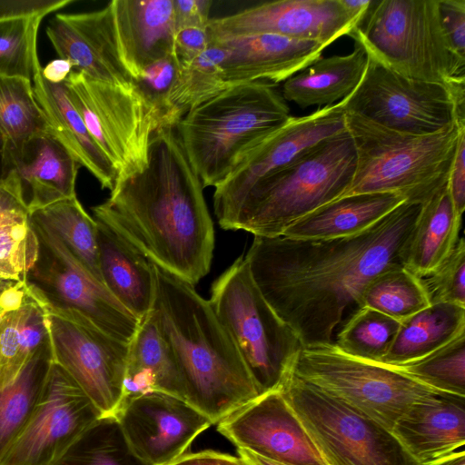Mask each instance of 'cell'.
I'll use <instances>...</instances> for the list:
<instances>
[{
	"instance_id": "obj_28",
	"label": "cell",
	"mask_w": 465,
	"mask_h": 465,
	"mask_svg": "<svg viewBox=\"0 0 465 465\" xmlns=\"http://www.w3.org/2000/svg\"><path fill=\"white\" fill-rule=\"evenodd\" d=\"M152 391L167 393L185 401L183 381L173 352L149 312L140 321L129 342L123 402L128 398Z\"/></svg>"
},
{
	"instance_id": "obj_7",
	"label": "cell",
	"mask_w": 465,
	"mask_h": 465,
	"mask_svg": "<svg viewBox=\"0 0 465 465\" xmlns=\"http://www.w3.org/2000/svg\"><path fill=\"white\" fill-rule=\"evenodd\" d=\"M350 36L394 72L443 84L465 97V59L447 41L439 0H371Z\"/></svg>"
},
{
	"instance_id": "obj_36",
	"label": "cell",
	"mask_w": 465,
	"mask_h": 465,
	"mask_svg": "<svg viewBox=\"0 0 465 465\" xmlns=\"http://www.w3.org/2000/svg\"><path fill=\"white\" fill-rule=\"evenodd\" d=\"M430 305L420 278L404 266L376 275L362 292L358 308L367 307L400 322Z\"/></svg>"
},
{
	"instance_id": "obj_8",
	"label": "cell",
	"mask_w": 465,
	"mask_h": 465,
	"mask_svg": "<svg viewBox=\"0 0 465 465\" xmlns=\"http://www.w3.org/2000/svg\"><path fill=\"white\" fill-rule=\"evenodd\" d=\"M208 302L260 395L280 390L302 345L264 299L243 257L213 283Z\"/></svg>"
},
{
	"instance_id": "obj_35",
	"label": "cell",
	"mask_w": 465,
	"mask_h": 465,
	"mask_svg": "<svg viewBox=\"0 0 465 465\" xmlns=\"http://www.w3.org/2000/svg\"><path fill=\"white\" fill-rule=\"evenodd\" d=\"M31 215L49 226L82 266L103 284L99 267L97 223L76 196L48 205Z\"/></svg>"
},
{
	"instance_id": "obj_14",
	"label": "cell",
	"mask_w": 465,
	"mask_h": 465,
	"mask_svg": "<svg viewBox=\"0 0 465 465\" xmlns=\"http://www.w3.org/2000/svg\"><path fill=\"white\" fill-rule=\"evenodd\" d=\"M30 220L39 240V254L25 281L51 305L78 313L129 343L140 320L82 266L49 226L32 215Z\"/></svg>"
},
{
	"instance_id": "obj_5",
	"label": "cell",
	"mask_w": 465,
	"mask_h": 465,
	"mask_svg": "<svg viewBox=\"0 0 465 465\" xmlns=\"http://www.w3.org/2000/svg\"><path fill=\"white\" fill-rule=\"evenodd\" d=\"M356 164L349 132L326 138L258 182L224 230L277 237L295 222L345 194Z\"/></svg>"
},
{
	"instance_id": "obj_48",
	"label": "cell",
	"mask_w": 465,
	"mask_h": 465,
	"mask_svg": "<svg viewBox=\"0 0 465 465\" xmlns=\"http://www.w3.org/2000/svg\"><path fill=\"white\" fill-rule=\"evenodd\" d=\"M210 44L207 27H184L175 31L173 53L181 65L204 53Z\"/></svg>"
},
{
	"instance_id": "obj_33",
	"label": "cell",
	"mask_w": 465,
	"mask_h": 465,
	"mask_svg": "<svg viewBox=\"0 0 465 465\" xmlns=\"http://www.w3.org/2000/svg\"><path fill=\"white\" fill-rule=\"evenodd\" d=\"M224 56L223 49L210 45L198 57L180 65L165 99L161 127L175 128L190 110L229 87L223 69Z\"/></svg>"
},
{
	"instance_id": "obj_4",
	"label": "cell",
	"mask_w": 465,
	"mask_h": 465,
	"mask_svg": "<svg viewBox=\"0 0 465 465\" xmlns=\"http://www.w3.org/2000/svg\"><path fill=\"white\" fill-rule=\"evenodd\" d=\"M291 118L275 84L232 85L190 110L175 129L203 187L219 185L239 161Z\"/></svg>"
},
{
	"instance_id": "obj_56",
	"label": "cell",
	"mask_w": 465,
	"mask_h": 465,
	"mask_svg": "<svg viewBox=\"0 0 465 465\" xmlns=\"http://www.w3.org/2000/svg\"><path fill=\"white\" fill-rule=\"evenodd\" d=\"M16 282H13V281H5V280H1L0 279V297L2 295V293L7 290L8 288H10L12 285H14Z\"/></svg>"
},
{
	"instance_id": "obj_2",
	"label": "cell",
	"mask_w": 465,
	"mask_h": 465,
	"mask_svg": "<svg viewBox=\"0 0 465 465\" xmlns=\"http://www.w3.org/2000/svg\"><path fill=\"white\" fill-rule=\"evenodd\" d=\"M201 180L174 127L151 136L143 168L118 179L92 208L159 267L193 285L210 271L214 229Z\"/></svg>"
},
{
	"instance_id": "obj_46",
	"label": "cell",
	"mask_w": 465,
	"mask_h": 465,
	"mask_svg": "<svg viewBox=\"0 0 465 465\" xmlns=\"http://www.w3.org/2000/svg\"><path fill=\"white\" fill-rule=\"evenodd\" d=\"M74 0H0V21L21 18H44Z\"/></svg>"
},
{
	"instance_id": "obj_44",
	"label": "cell",
	"mask_w": 465,
	"mask_h": 465,
	"mask_svg": "<svg viewBox=\"0 0 465 465\" xmlns=\"http://www.w3.org/2000/svg\"><path fill=\"white\" fill-rule=\"evenodd\" d=\"M179 67L180 64L173 53L148 65L134 82L135 86L157 110L160 127L165 99Z\"/></svg>"
},
{
	"instance_id": "obj_1",
	"label": "cell",
	"mask_w": 465,
	"mask_h": 465,
	"mask_svg": "<svg viewBox=\"0 0 465 465\" xmlns=\"http://www.w3.org/2000/svg\"><path fill=\"white\" fill-rule=\"evenodd\" d=\"M421 203L403 202L366 231L333 239L254 236L243 257L257 288L302 347L331 343L346 310L381 272L403 266Z\"/></svg>"
},
{
	"instance_id": "obj_11",
	"label": "cell",
	"mask_w": 465,
	"mask_h": 465,
	"mask_svg": "<svg viewBox=\"0 0 465 465\" xmlns=\"http://www.w3.org/2000/svg\"><path fill=\"white\" fill-rule=\"evenodd\" d=\"M64 85L89 134L116 171V181L143 168L160 117L135 84L116 85L71 71Z\"/></svg>"
},
{
	"instance_id": "obj_15",
	"label": "cell",
	"mask_w": 465,
	"mask_h": 465,
	"mask_svg": "<svg viewBox=\"0 0 465 465\" xmlns=\"http://www.w3.org/2000/svg\"><path fill=\"white\" fill-rule=\"evenodd\" d=\"M101 417L77 383L52 361L39 401L0 465H54Z\"/></svg>"
},
{
	"instance_id": "obj_47",
	"label": "cell",
	"mask_w": 465,
	"mask_h": 465,
	"mask_svg": "<svg viewBox=\"0 0 465 465\" xmlns=\"http://www.w3.org/2000/svg\"><path fill=\"white\" fill-rule=\"evenodd\" d=\"M29 219L30 212L15 183L8 179L0 181V229Z\"/></svg>"
},
{
	"instance_id": "obj_34",
	"label": "cell",
	"mask_w": 465,
	"mask_h": 465,
	"mask_svg": "<svg viewBox=\"0 0 465 465\" xmlns=\"http://www.w3.org/2000/svg\"><path fill=\"white\" fill-rule=\"evenodd\" d=\"M52 361L48 344L37 351L13 383L0 390V460L31 417Z\"/></svg>"
},
{
	"instance_id": "obj_43",
	"label": "cell",
	"mask_w": 465,
	"mask_h": 465,
	"mask_svg": "<svg viewBox=\"0 0 465 465\" xmlns=\"http://www.w3.org/2000/svg\"><path fill=\"white\" fill-rule=\"evenodd\" d=\"M430 304L465 307V242L459 238L448 257L433 271L419 277Z\"/></svg>"
},
{
	"instance_id": "obj_29",
	"label": "cell",
	"mask_w": 465,
	"mask_h": 465,
	"mask_svg": "<svg viewBox=\"0 0 465 465\" xmlns=\"http://www.w3.org/2000/svg\"><path fill=\"white\" fill-rule=\"evenodd\" d=\"M364 48L355 42L346 55L320 57L283 82L282 95L302 108L328 106L349 95L360 84L367 66Z\"/></svg>"
},
{
	"instance_id": "obj_45",
	"label": "cell",
	"mask_w": 465,
	"mask_h": 465,
	"mask_svg": "<svg viewBox=\"0 0 465 465\" xmlns=\"http://www.w3.org/2000/svg\"><path fill=\"white\" fill-rule=\"evenodd\" d=\"M439 14L451 50L465 59V0H439Z\"/></svg>"
},
{
	"instance_id": "obj_32",
	"label": "cell",
	"mask_w": 465,
	"mask_h": 465,
	"mask_svg": "<svg viewBox=\"0 0 465 465\" xmlns=\"http://www.w3.org/2000/svg\"><path fill=\"white\" fill-rule=\"evenodd\" d=\"M48 344L45 312L27 289L22 306L0 318V390L13 383L37 351Z\"/></svg>"
},
{
	"instance_id": "obj_16",
	"label": "cell",
	"mask_w": 465,
	"mask_h": 465,
	"mask_svg": "<svg viewBox=\"0 0 465 465\" xmlns=\"http://www.w3.org/2000/svg\"><path fill=\"white\" fill-rule=\"evenodd\" d=\"M346 131L341 102L293 117L249 151L215 187L213 207L225 229L248 192L262 179L283 167L317 143Z\"/></svg>"
},
{
	"instance_id": "obj_17",
	"label": "cell",
	"mask_w": 465,
	"mask_h": 465,
	"mask_svg": "<svg viewBox=\"0 0 465 465\" xmlns=\"http://www.w3.org/2000/svg\"><path fill=\"white\" fill-rule=\"evenodd\" d=\"M361 18L349 11L342 0H279L211 18L207 30L211 41L272 34L316 41L327 47L350 35Z\"/></svg>"
},
{
	"instance_id": "obj_39",
	"label": "cell",
	"mask_w": 465,
	"mask_h": 465,
	"mask_svg": "<svg viewBox=\"0 0 465 465\" xmlns=\"http://www.w3.org/2000/svg\"><path fill=\"white\" fill-rule=\"evenodd\" d=\"M401 322L371 308H358L338 332L334 344L344 353L380 363L389 351Z\"/></svg>"
},
{
	"instance_id": "obj_51",
	"label": "cell",
	"mask_w": 465,
	"mask_h": 465,
	"mask_svg": "<svg viewBox=\"0 0 465 465\" xmlns=\"http://www.w3.org/2000/svg\"><path fill=\"white\" fill-rule=\"evenodd\" d=\"M168 465H246L238 456L206 450L187 452Z\"/></svg>"
},
{
	"instance_id": "obj_50",
	"label": "cell",
	"mask_w": 465,
	"mask_h": 465,
	"mask_svg": "<svg viewBox=\"0 0 465 465\" xmlns=\"http://www.w3.org/2000/svg\"><path fill=\"white\" fill-rule=\"evenodd\" d=\"M448 188L456 213L462 216L465 209V134L460 139L450 168Z\"/></svg>"
},
{
	"instance_id": "obj_38",
	"label": "cell",
	"mask_w": 465,
	"mask_h": 465,
	"mask_svg": "<svg viewBox=\"0 0 465 465\" xmlns=\"http://www.w3.org/2000/svg\"><path fill=\"white\" fill-rule=\"evenodd\" d=\"M54 465H146L131 450L114 417H101Z\"/></svg>"
},
{
	"instance_id": "obj_52",
	"label": "cell",
	"mask_w": 465,
	"mask_h": 465,
	"mask_svg": "<svg viewBox=\"0 0 465 465\" xmlns=\"http://www.w3.org/2000/svg\"><path fill=\"white\" fill-rule=\"evenodd\" d=\"M72 71L71 64L62 58H57L49 62L45 67H42L43 77L51 84H64Z\"/></svg>"
},
{
	"instance_id": "obj_30",
	"label": "cell",
	"mask_w": 465,
	"mask_h": 465,
	"mask_svg": "<svg viewBox=\"0 0 465 465\" xmlns=\"http://www.w3.org/2000/svg\"><path fill=\"white\" fill-rule=\"evenodd\" d=\"M462 216L452 203L448 183L421 205L403 257V266L417 277L437 268L459 240Z\"/></svg>"
},
{
	"instance_id": "obj_40",
	"label": "cell",
	"mask_w": 465,
	"mask_h": 465,
	"mask_svg": "<svg viewBox=\"0 0 465 465\" xmlns=\"http://www.w3.org/2000/svg\"><path fill=\"white\" fill-rule=\"evenodd\" d=\"M392 368L434 390L465 397V333L423 359Z\"/></svg>"
},
{
	"instance_id": "obj_23",
	"label": "cell",
	"mask_w": 465,
	"mask_h": 465,
	"mask_svg": "<svg viewBox=\"0 0 465 465\" xmlns=\"http://www.w3.org/2000/svg\"><path fill=\"white\" fill-rule=\"evenodd\" d=\"M122 60L134 82L153 63L173 54V0H113Z\"/></svg>"
},
{
	"instance_id": "obj_20",
	"label": "cell",
	"mask_w": 465,
	"mask_h": 465,
	"mask_svg": "<svg viewBox=\"0 0 465 465\" xmlns=\"http://www.w3.org/2000/svg\"><path fill=\"white\" fill-rule=\"evenodd\" d=\"M45 32L56 54L71 64L72 71L104 83L134 84L122 60L110 3L95 11L55 14Z\"/></svg>"
},
{
	"instance_id": "obj_41",
	"label": "cell",
	"mask_w": 465,
	"mask_h": 465,
	"mask_svg": "<svg viewBox=\"0 0 465 465\" xmlns=\"http://www.w3.org/2000/svg\"><path fill=\"white\" fill-rule=\"evenodd\" d=\"M42 18L0 21V75L30 82L42 69L37 33Z\"/></svg>"
},
{
	"instance_id": "obj_49",
	"label": "cell",
	"mask_w": 465,
	"mask_h": 465,
	"mask_svg": "<svg viewBox=\"0 0 465 465\" xmlns=\"http://www.w3.org/2000/svg\"><path fill=\"white\" fill-rule=\"evenodd\" d=\"M211 0H173L175 31L184 27H207Z\"/></svg>"
},
{
	"instance_id": "obj_19",
	"label": "cell",
	"mask_w": 465,
	"mask_h": 465,
	"mask_svg": "<svg viewBox=\"0 0 465 465\" xmlns=\"http://www.w3.org/2000/svg\"><path fill=\"white\" fill-rule=\"evenodd\" d=\"M217 430L239 449L282 465H327L280 390L238 409Z\"/></svg>"
},
{
	"instance_id": "obj_54",
	"label": "cell",
	"mask_w": 465,
	"mask_h": 465,
	"mask_svg": "<svg viewBox=\"0 0 465 465\" xmlns=\"http://www.w3.org/2000/svg\"><path fill=\"white\" fill-rule=\"evenodd\" d=\"M423 465H465V451L463 450H458Z\"/></svg>"
},
{
	"instance_id": "obj_21",
	"label": "cell",
	"mask_w": 465,
	"mask_h": 465,
	"mask_svg": "<svg viewBox=\"0 0 465 465\" xmlns=\"http://www.w3.org/2000/svg\"><path fill=\"white\" fill-rule=\"evenodd\" d=\"M80 164L49 133L36 134L15 148H5V178L17 187L30 215L76 196Z\"/></svg>"
},
{
	"instance_id": "obj_53",
	"label": "cell",
	"mask_w": 465,
	"mask_h": 465,
	"mask_svg": "<svg viewBox=\"0 0 465 465\" xmlns=\"http://www.w3.org/2000/svg\"><path fill=\"white\" fill-rule=\"evenodd\" d=\"M237 453L246 465H282L244 449L237 448Z\"/></svg>"
},
{
	"instance_id": "obj_26",
	"label": "cell",
	"mask_w": 465,
	"mask_h": 465,
	"mask_svg": "<svg viewBox=\"0 0 465 465\" xmlns=\"http://www.w3.org/2000/svg\"><path fill=\"white\" fill-rule=\"evenodd\" d=\"M35 75L32 85L35 100L45 116L48 133L93 174L104 189L113 190L117 173L89 134L81 116L71 104L64 84H51Z\"/></svg>"
},
{
	"instance_id": "obj_3",
	"label": "cell",
	"mask_w": 465,
	"mask_h": 465,
	"mask_svg": "<svg viewBox=\"0 0 465 465\" xmlns=\"http://www.w3.org/2000/svg\"><path fill=\"white\" fill-rule=\"evenodd\" d=\"M153 269L150 314L173 352L185 401L217 424L260 392L209 302L192 283L153 262Z\"/></svg>"
},
{
	"instance_id": "obj_12",
	"label": "cell",
	"mask_w": 465,
	"mask_h": 465,
	"mask_svg": "<svg viewBox=\"0 0 465 465\" xmlns=\"http://www.w3.org/2000/svg\"><path fill=\"white\" fill-rule=\"evenodd\" d=\"M340 102L344 112L406 134H430L465 124V97L443 84L408 78L370 56L360 84Z\"/></svg>"
},
{
	"instance_id": "obj_22",
	"label": "cell",
	"mask_w": 465,
	"mask_h": 465,
	"mask_svg": "<svg viewBox=\"0 0 465 465\" xmlns=\"http://www.w3.org/2000/svg\"><path fill=\"white\" fill-rule=\"evenodd\" d=\"M223 49L224 79L228 86L267 81L284 82L322 57L326 47L311 40L261 34L211 41Z\"/></svg>"
},
{
	"instance_id": "obj_55",
	"label": "cell",
	"mask_w": 465,
	"mask_h": 465,
	"mask_svg": "<svg viewBox=\"0 0 465 465\" xmlns=\"http://www.w3.org/2000/svg\"><path fill=\"white\" fill-rule=\"evenodd\" d=\"M5 178V141L0 132V181Z\"/></svg>"
},
{
	"instance_id": "obj_42",
	"label": "cell",
	"mask_w": 465,
	"mask_h": 465,
	"mask_svg": "<svg viewBox=\"0 0 465 465\" xmlns=\"http://www.w3.org/2000/svg\"><path fill=\"white\" fill-rule=\"evenodd\" d=\"M39 254V240L31 220L0 229V279L25 281Z\"/></svg>"
},
{
	"instance_id": "obj_10",
	"label": "cell",
	"mask_w": 465,
	"mask_h": 465,
	"mask_svg": "<svg viewBox=\"0 0 465 465\" xmlns=\"http://www.w3.org/2000/svg\"><path fill=\"white\" fill-rule=\"evenodd\" d=\"M280 391L327 465H421L391 430L292 374Z\"/></svg>"
},
{
	"instance_id": "obj_57",
	"label": "cell",
	"mask_w": 465,
	"mask_h": 465,
	"mask_svg": "<svg viewBox=\"0 0 465 465\" xmlns=\"http://www.w3.org/2000/svg\"><path fill=\"white\" fill-rule=\"evenodd\" d=\"M6 313L0 306V318L5 314Z\"/></svg>"
},
{
	"instance_id": "obj_6",
	"label": "cell",
	"mask_w": 465,
	"mask_h": 465,
	"mask_svg": "<svg viewBox=\"0 0 465 465\" xmlns=\"http://www.w3.org/2000/svg\"><path fill=\"white\" fill-rule=\"evenodd\" d=\"M345 113L356 164L345 195L395 193L406 202L424 203L448 183L465 124L430 134L397 132Z\"/></svg>"
},
{
	"instance_id": "obj_18",
	"label": "cell",
	"mask_w": 465,
	"mask_h": 465,
	"mask_svg": "<svg viewBox=\"0 0 465 465\" xmlns=\"http://www.w3.org/2000/svg\"><path fill=\"white\" fill-rule=\"evenodd\" d=\"M114 417L131 450L146 465L170 464L213 425L184 400L158 391L126 399Z\"/></svg>"
},
{
	"instance_id": "obj_13",
	"label": "cell",
	"mask_w": 465,
	"mask_h": 465,
	"mask_svg": "<svg viewBox=\"0 0 465 465\" xmlns=\"http://www.w3.org/2000/svg\"><path fill=\"white\" fill-rule=\"evenodd\" d=\"M45 312L52 360L89 397L103 417L114 416L124 400L129 343L101 331L78 313L48 303L28 282Z\"/></svg>"
},
{
	"instance_id": "obj_9",
	"label": "cell",
	"mask_w": 465,
	"mask_h": 465,
	"mask_svg": "<svg viewBox=\"0 0 465 465\" xmlns=\"http://www.w3.org/2000/svg\"><path fill=\"white\" fill-rule=\"evenodd\" d=\"M387 429L434 390L391 366L350 356L334 342L302 347L291 373Z\"/></svg>"
},
{
	"instance_id": "obj_24",
	"label": "cell",
	"mask_w": 465,
	"mask_h": 465,
	"mask_svg": "<svg viewBox=\"0 0 465 465\" xmlns=\"http://www.w3.org/2000/svg\"><path fill=\"white\" fill-rule=\"evenodd\" d=\"M391 431L420 464L440 459L465 443V397L427 396L413 403Z\"/></svg>"
},
{
	"instance_id": "obj_25",
	"label": "cell",
	"mask_w": 465,
	"mask_h": 465,
	"mask_svg": "<svg viewBox=\"0 0 465 465\" xmlns=\"http://www.w3.org/2000/svg\"><path fill=\"white\" fill-rule=\"evenodd\" d=\"M94 220L103 284L124 309L141 321L151 312L154 299L153 262L111 226Z\"/></svg>"
},
{
	"instance_id": "obj_31",
	"label": "cell",
	"mask_w": 465,
	"mask_h": 465,
	"mask_svg": "<svg viewBox=\"0 0 465 465\" xmlns=\"http://www.w3.org/2000/svg\"><path fill=\"white\" fill-rule=\"evenodd\" d=\"M465 333V307L434 303L401 322L381 364L399 367L425 358Z\"/></svg>"
},
{
	"instance_id": "obj_27",
	"label": "cell",
	"mask_w": 465,
	"mask_h": 465,
	"mask_svg": "<svg viewBox=\"0 0 465 465\" xmlns=\"http://www.w3.org/2000/svg\"><path fill=\"white\" fill-rule=\"evenodd\" d=\"M405 199L395 193L341 196L292 224L282 233L294 239H333L361 233L381 220Z\"/></svg>"
},
{
	"instance_id": "obj_37",
	"label": "cell",
	"mask_w": 465,
	"mask_h": 465,
	"mask_svg": "<svg viewBox=\"0 0 465 465\" xmlns=\"http://www.w3.org/2000/svg\"><path fill=\"white\" fill-rule=\"evenodd\" d=\"M0 132L5 148L18 147L36 134L48 133L32 82L0 75Z\"/></svg>"
}]
</instances>
